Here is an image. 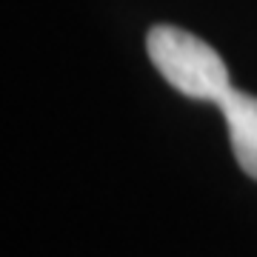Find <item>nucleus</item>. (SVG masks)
I'll list each match as a JSON object with an SVG mask.
<instances>
[{
  "mask_svg": "<svg viewBox=\"0 0 257 257\" xmlns=\"http://www.w3.org/2000/svg\"><path fill=\"white\" fill-rule=\"evenodd\" d=\"M146 52L157 72L192 100L220 103L231 92L229 69L214 49L192 32L177 26H152L146 35Z\"/></svg>",
  "mask_w": 257,
  "mask_h": 257,
  "instance_id": "f257e3e1",
  "label": "nucleus"
},
{
  "mask_svg": "<svg viewBox=\"0 0 257 257\" xmlns=\"http://www.w3.org/2000/svg\"><path fill=\"white\" fill-rule=\"evenodd\" d=\"M217 106L223 109L231 152L237 157L240 169L257 180V97L240 89H231Z\"/></svg>",
  "mask_w": 257,
  "mask_h": 257,
  "instance_id": "f03ea898",
  "label": "nucleus"
}]
</instances>
